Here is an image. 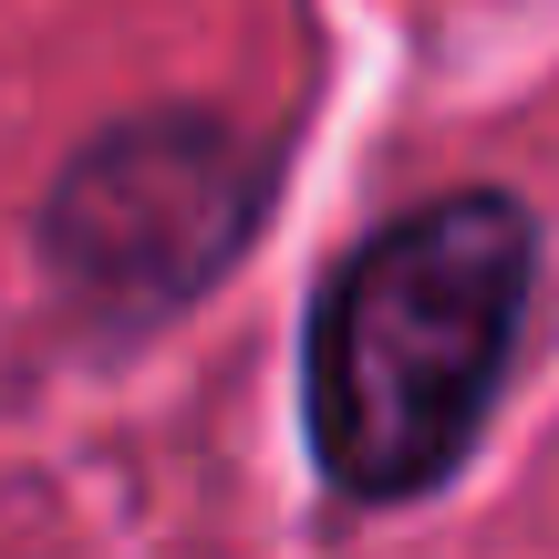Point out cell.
Listing matches in <instances>:
<instances>
[{
    "instance_id": "obj_2",
    "label": "cell",
    "mask_w": 559,
    "mask_h": 559,
    "mask_svg": "<svg viewBox=\"0 0 559 559\" xmlns=\"http://www.w3.org/2000/svg\"><path fill=\"white\" fill-rule=\"evenodd\" d=\"M270 207V166L218 115H124L62 166L41 207V260L62 300L115 332L187 311L228 280Z\"/></svg>"
},
{
    "instance_id": "obj_1",
    "label": "cell",
    "mask_w": 559,
    "mask_h": 559,
    "mask_svg": "<svg viewBox=\"0 0 559 559\" xmlns=\"http://www.w3.org/2000/svg\"><path fill=\"white\" fill-rule=\"evenodd\" d=\"M528 239L519 198H436L373 228L311 300L300 415L311 456L353 498H415L477 445L528 321Z\"/></svg>"
}]
</instances>
